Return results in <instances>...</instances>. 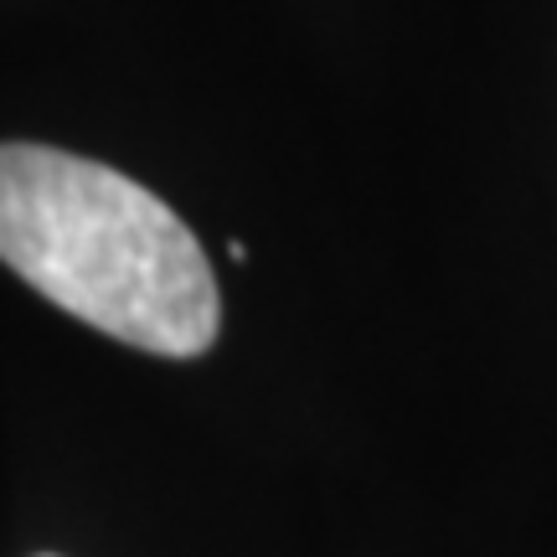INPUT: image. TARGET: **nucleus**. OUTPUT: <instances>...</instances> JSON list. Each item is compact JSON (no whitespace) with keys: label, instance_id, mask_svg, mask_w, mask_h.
Instances as JSON below:
<instances>
[{"label":"nucleus","instance_id":"f257e3e1","mask_svg":"<svg viewBox=\"0 0 557 557\" xmlns=\"http://www.w3.org/2000/svg\"><path fill=\"white\" fill-rule=\"evenodd\" d=\"M0 263L150 357H201L222 325L197 233L139 181L52 145H0Z\"/></svg>","mask_w":557,"mask_h":557},{"label":"nucleus","instance_id":"f03ea898","mask_svg":"<svg viewBox=\"0 0 557 557\" xmlns=\"http://www.w3.org/2000/svg\"><path fill=\"white\" fill-rule=\"evenodd\" d=\"M41 557H47V553H41Z\"/></svg>","mask_w":557,"mask_h":557}]
</instances>
